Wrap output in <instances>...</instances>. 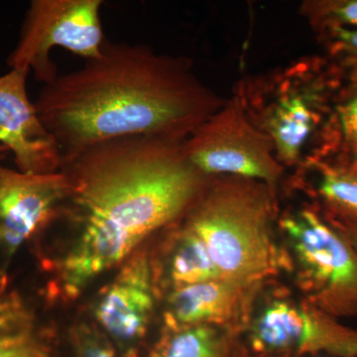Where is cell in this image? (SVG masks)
Masks as SVG:
<instances>
[{
    "label": "cell",
    "mask_w": 357,
    "mask_h": 357,
    "mask_svg": "<svg viewBox=\"0 0 357 357\" xmlns=\"http://www.w3.org/2000/svg\"><path fill=\"white\" fill-rule=\"evenodd\" d=\"M310 195L331 218L357 222V161L333 154L309 160Z\"/></svg>",
    "instance_id": "cell-14"
},
{
    "label": "cell",
    "mask_w": 357,
    "mask_h": 357,
    "mask_svg": "<svg viewBox=\"0 0 357 357\" xmlns=\"http://www.w3.org/2000/svg\"><path fill=\"white\" fill-rule=\"evenodd\" d=\"M300 13L319 34L333 28L357 29V0H310Z\"/></svg>",
    "instance_id": "cell-17"
},
{
    "label": "cell",
    "mask_w": 357,
    "mask_h": 357,
    "mask_svg": "<svg viewBox=\"0 0 357 357\" xmlns=\"http://www.w3.org/2000/svg\"><path fill=\"white\" fill-rule=\"evenodd\" d=\"M230 357H262L253 354L249 349L248 344L244 342L243 337L239 338L237 340L236 345H234V351L231 352Z\"/></svg>",
    "instance_id": "cell-21"
},
{
    "label": "cell",
    "mask_w": 357,
    "mask_h": 357,
    "mask_svg": "<svg viewBox=\"0 0 357 357\" xmlns=\"http://www.w3.org/2000/svg\"><path fill=\"white\" fill-rule=\"evenodd\" d=\"M69 194L61 170L29 174L0 165V283H9L14 256L53 225Z\"/></svg>",
    "instance_id": "cell-8"
},
{
    "label": "cell",
    "mask_w": 357,
    "mask_h": 357,
    "mask_svg": "<svg viewBox=\"0 0 357 357\" xmlns=\"http://www.w3.org/2000/svg\"><path fill=\"white\" fill-rule=\"evenodd\" d=\"M244 342L262 357L325 354L357 357V330L340 324L306 301L276 292L255 312Z\"/></svg>",
    "instance_id": "cell-7"
},
{
    "label": "cell",
    "mask_w": 357,
    "mask_h": 357,
    "mask_svg": "<svg viewBox=\"0 0 357 357\" xmlns=\"http://www.w3.org/2000/svg\"><path fill=\"white\" fill-rule=\"evenodd\" d=\"M302 299L335 319L357 318V251L316 204L278 218Z\"/></svg>",
    "instance_id": "cell-4"
},
{
    "label": "cell",
    "mask_w": 357,
    "mask_h": 357,
    "mask_svg": "<svg viewBox=\"0 0 357 357\" xmlns=\"http://www.w3.org/2000/svg\"><path fill=\"white\" fill-rule=\"evenodd\" d=\"M102 0H33L26 13L17 46L7 59L10 69L34 73L47 84L59 76L50 53L61 47L91 60L107 41L100 11Z\"/></svg>",
    "instance_id": "cell-6"
},
{
    "label": "cell",
    "mask_w": 357,
    "mask_h": 357,
    "mask_svg": "<svg viewBox=\"0 0 357 357\" xmlns=\"http://www.w3.org/2000/svg\"><path fill=\"white\" fill-rule=\"evenodd\" d=\"M265 284L218 278L167 292L163 326L210 325L245 335Z\"/></svg>",
    "instance_id": "cell-10"
},
{
    "label": "cell",
    "mask_w": 357,
    "mask_h": 357,
    "mask_svg": "<svg viewBox=\"0 0 357 357\" xmlns=\"http://www.w3.org/2000/svg\"><path fill=\"white\" fill-rule=\"evenodd\" d=\"M9 153H10V151H9L8 148L0 144V161L6 158Z\"/></svg>",
    "instance_id": "cell-22"
},
{
    "label": "cell",
    "mask_w": 357,
    "mask_h": 357,
    "mask_svg": "<svg viewBox=\"0 0 357 357\" xmlns=\"http://www.w3.org/2000/svg\"><path fill=\"white\" fill-rule=\"evenodd\" d=\"M326 46L335 55L347 56L351 61L354 70L351 82L357 84V29L333 28L321 33Z\"/></svg>",
    "instance_id": "cell-19"
},
{
    "label": "cell",
    "mask_w": 357,
    "mask_h": 357,
    "mask_svg": "<svg viewBox=\"0 0 357 357\" xmlns=\"http://www.w3.org/2000/svg\"><path fill=\"white\" fill-rule=\"evenodd\" d=\"M151 251L138 248L98 294L93 317L121 357H139L160 297Z\"/></svg>",
    "instance_id": "cell-9"
},
{
    "label": "cell",
    "mask_w": 357,
    "mask_h": 357,
    "mask_svg": "<svg viewBox=\"0 0 357 357\" xmlns=\"http://www.w3.org/2000/svg\"><path fill=\"white\" fill-rule=\"evenodd\" d=\"M183 147L190 161L208 178H252L277 189L285 170L269 136L255 123L238 96L225 100Z\"/></svg>",
    "instance_id": "cell-5"
},
{
    "label": "cell",
    "mask_w": 357,
    "mask_h": 357,
    "mask_svg": "<svg viewBox=\"0 0 357 357\" xmlns=\"http://www.w3.org/2000/svg\"><path fill=\"white\" fill-rule=\"evenodd\" d=\"M29 73L10 69L0 76V144L13 154L21 172H59L62 155L28 98L26 82Z\"/></svg>",
    "instance_id": "cell-11"
},
{
    "label": "cell",
    "mask_w": 357,
    "mask_h": 357,
    "mask_svg": "<svg viewBox=\"0 0 357 357\" xmlns=\"http://www.w3.org/2000/svg\"><path fill=\"white\" fill-rule=\"evenodd\" d=\"M0 357H57L51 331L9 283L0 284Z\"/></svg>",
    "instance_id": "cell-13"
},
{
    "label": "cell",
    "mask_w": 357,
    "mask_h": 357,
    "mask_svg": "<svg viewBox=\"0 0 357 357\" xmlns=\"http://www.w3.org/2000/svg\"><path fill=\"white\" fill-rule=\"evenodd\" d=\"M183 142L119 138L63 161L70 194L54 223H65L66 236L55 256L42 260L50 275L47 299H79L98 277L184 217L210 178Z\"/></svg>",
    "instance_id": "cell-1"
},
{
    "label": "cell",
    "mask_w": 357,
    "mask_h": 357,
    "mask_svg": "<svg viewBox=\"0 0 357 357\" xmlns=\"http://www.w3.org/2000/svg\"><path fill=\"white\" fill-rule=\"evenodd\" d=\"M241 337L210 325L162 326L147 357H230Z\"/></svg>",
    "instance_id": "cell-15"
},
{
    "label": "cell",
    "mask_w": 357,
    "mask_h": 357,
    "mask_svg": "<svg viewBox=\"0 0 357 357\" xmlns=\"http://www.w3.org/2000/svg\"><path fill=\"white\" fill-rule=\"evenodd\" d=\"M277 189L252 178H210L178 222L201 239L223 279L267 283L291 272L287 249L275 236Z\"/></svg>",
    "instance_id": "cell-3"
},
{
    "label": "cell",
    "mask_w": 357,
    "mask_h": 357,
    "mask_svg": "<svg viewBox=\"0 0 357 357\" xmlns=\"http://www.w3.org/2000/svg\"><path fill=\"white\" fill-rule=\"evenodd\" d=\"M326 135V154L333 152L357 161V84L351 82L335 98Z\"/></svg>",
    "instance_id": "cell-16"
},
{
    "label": "cell",
    "mask_w": 357,
    "mask_h": 357,
    "mask_svg": "<svg viewBox=\"0 0 357 357\" xmlns=\"http://www.w3.org/2000/svg\"><path fill=\"white\" fill-rule=\"evenodd\" d=\"M323 84L283 91L265 112L260 128L273 143L282 165L293 166L318 128L324 112H330Z\"/></svg>",
    "instance_id": "cell-12"
},
{
    "label": "cell",
    "mask_w": 357,
    "mask_h": 357,
    "mask_svg": "<svg viewBox=\"0 0 357 357\" xmlns=\"http://www.w3.org/2000/svg\"><path fill=\"white\" fill-rule=\"evenodd\" d=\"M223 102L189 59L107 39L100 57L44 84L34 105L63 163L119 138L185 141Z\"/></svg>",
    "instance_id": "cell-2"
},
{
    "label": "cell",
    "mask_w": 357,
    "mask_h": 357,
    "mask_svg": "<svg viewBox=\"0 0 357 357\" xmlns=\"http://www.w3.org/2000/svg\"><path fill=\"white\" fill-rule=\"evenodd\" d=\"M70 342L75 357H121L100 328L86 321L72 326Z\"/></svg>",
    "instance_id": "cell-18"
},
{
    "label": "cell",
    "mask_w": 357,
    "mask_h": 357,
    "mask_svg": "<svg viewBox=\"0 0 357 357\" xmlns=\"http://www.w3.org/2000/svg\"><path fill=\"white\" fill-rule=\"evenodd\" d=\"M326 218L347 237V241L351 243V245L354 246L357 251V222H349V220H337V218Z\"/></svg>",
    "instance_id": "cell-20"
}]
</instances>
